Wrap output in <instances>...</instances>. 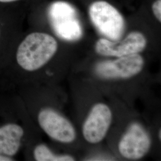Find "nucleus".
Wrapping results in <instances>:
<instances>
[{
  "instance_id": "obj_1",
  "label": "nucleus",
  "mask_w": 161,
  "mask_h": 161,
  "mask_svg": "<svg viewBox=\"0 0 161 161\" xmlns=\"http://www.w3.org/2000/svg\"><path fill=\"white\" fill-rule=\"evenodd\" d=\"M58 48L57 41L50 35L42 32L31 33L17 48V64L27 71L36 70L50 60Z\"/></svg>"
},
{
  "instance_id": "obj_2",
  "label": "nucleus",
  "mask_w": 161,
  "mask_h": 161,
  "mask_svg": "<svg viewBox=\"0 0 161 161\" xmlns=\"http://www.w3.org/2000/svg\"><path fill=\"white\" fill-rule=\"evenodd\" d=\"M47 15L52 28L59 38L65 41L80 40L82 27L76 9L71 4L58 1L48 7Z\"/></svg>"
},
{
  "instance_id": "obj_3",
  "label": "nucleus",
  "mask_w": 161,
  "mask_h": 161,
  "mask_svg": "<svg viewBox=\"0 0 161 161\" xmlns=\"http://www.w3.org/2000/svg\"><path fill=\"white\" fill-rule=\"evenodd\" d=\"M91 20L102 34L112 41L119 40L125 29V20L119 12L109 3L97 1L89 7Z\"/></svg>"
},
{
  "instance_id": "obj_4",
  "label": "nucleus",
  "mask_w": 161,
  "mask_h": 161,
  "mask_svg": "<svg viewBox=\"0 0 161 161\" xmlns=\"http://www.w3.org/2000/svg\"><path fill=\"white\" fill-rule=\"evenodd\" d=\"M144 60L140 54L122 56L115 60H107L96 65V72L104 78H128L140 73L144 66Z\"/></svg>"
},
{
  "instance_id": "obj_5",
  "label": "nucleus",
  "mask_w": 161,
  "mask_h": 161,
  "mask_svg": "<svg viewBox=\"0 0 161 161\" xmlns=\"http://www.w3.org/2000/svg\"><path fill=\"white\" fill-rule=\"evenodd\" d=\"M146 44L144 35L140 32L134 31L130 33L123 40L112 41L101 38L97 41L95 49L100 55L120 58L142 52Z\"/></svg>"
},
{
  "instance_id": "obj_6",
  "label": "nucleus",
  "mask_w": 161,
  "mask_h": 161,
  "mask_svg": "<svg viewBox=\"0 0 161 161\" xmlns=\"http://www.w3.org/2000/svg\"><path fill=\"white\" fill-rule=\"evenodd\" d=\"M38 119L41 128L53 139L65 143L75 140L76 132L73 125L55 110L48 108L41 110Z\"/></svg>"
},
{
  "instance_id": "obj_7",
  "label": "nucleus",
  "mask_w": 161,
  "mask_h": 161,
  "mask_svg": "<svg viewBox=\"0 0 161 161\" xmlns=\"http://www.w3.org/2000/svg\"><path fill=\"white\" fill-rule=\"evenodd\" d=\"M151 141L141 125L134 123L129 127L119 143L121 155L129 159H138L149 152Z\"/></svg>"
},
{
  "instance_id": "obj_8",
  "label": "nucleus",
  "mask_w": 161,
  "mask_h": 161,
  "mask_svg": "<svg viewBox=\"0 0 161 161\" xmlns=\"http://www.w3.org/2000/svg\"><path fill=\"white\" fill-rule=\"evenodd\" d=\"M109 108L103 103L94 106L85 121L82 132L85 139L90 143H98L106 136L112 122Z\"/></svg>"
},
{
  "instance_id": "obj_9",
  "label": "nucleus",
  "mask_w": 161,
  "mask_h": 161,
  "mask_svg": "<svg viewBox=\"0 0 161 161\" xmlns=\"http://www.w3.org/2000/svg\"><path fill=\"white\" fill-rule=\"evenodd\" d=\"M24 131L16 124H8L0 127V154L12 157L20 148Z\"/></svg>"
},
{
  "instance_id": "obj_10",
  "label": "nucleus",
  "mask_w": 161,
  "mask_h": 161,
  "mask_svg": "<svg viewBox=\"0 0 161 161\" xmlns=\"http://www.w3.org/2000/svg\"><path fill=\"white\" fill-rule=\"evenodd\" d=\"M34 155L37 161H74V158L70 156L56 155L45 144L38 145L35 148Z\"/></svg>"
},
{
  "instance_id": "obj_11",
  "label": "nucleus",
  "mask_w": 161,
  "mask_h": 161,
  "mask_svg": "<svg viewBox=\"0 0 161 161\" xmlns=\"http://www.w3.org/2000/svg\"><path fill=\"white\" fill-rule=\"evenodd\" d=\"M152 11L158 20L161 21V0H156L152 5Z\"/></svg>"
},
{
  "instance_id": "obj_12",
  "label": "nucleus",
  "mask_w": 161,
  "mask_h": 161,
  "mask_svg": "<svg viewBox=\"0 0 161 161\" xmlns=\"http://www.w3.org/2000/svg\"><path fill=\"white\" fill-rule=\"evenodd\" d=\"M14 161L12 157L0 154V161Z\"/></svg>"
},
{
  "instance_id": "obj_13",
  "label": "nucleus",
  "mask_w": 161,
  "mask_h": 161,
  "mask_svg": "<svg viewBox=\"0 0 161 161\" xmlns=\"http://www.w3.org/2000/svg\"><path fill=\"white\" fill-rule=\"evenodd\" d=\"M19 0H0V3H12L14 1H17Z\"/></svg>"
},
{
  "instance_id": "obj_14",
  "label": "nucleus",
  "mask_w": 161,
  "mask_h": 161,
  "mask_svg": "<svg viewBox=\"0 0 161 161\" xmlns=\"http://www.w3.org/2000/svg\"><path fill=\"white\" fill-rule=\"evenodd\" d=\"M161 130H159V139H160V140H161Z\"/></svg>"
}]
</instances>
